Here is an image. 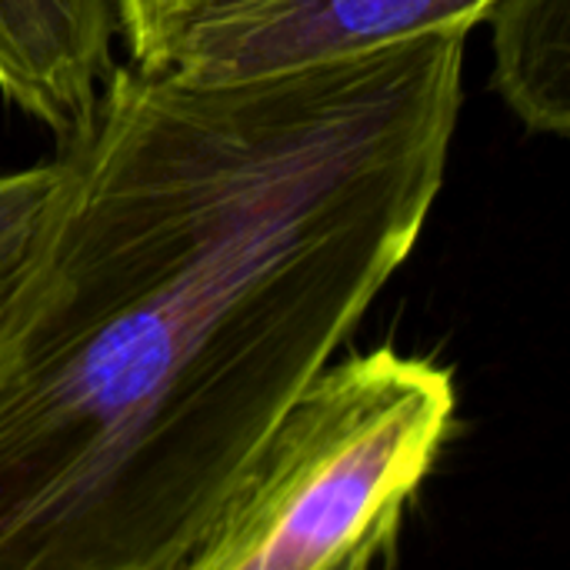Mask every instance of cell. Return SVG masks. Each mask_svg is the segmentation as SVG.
Here are the masks:
<instances>
[{
    "instance_id": "cell-1",
    "label": "cell",
    "mask_w": 570,
    "mask_h": 570,
    "mask_svg": "<svg viewBox=\"0 0 570 570\" xmlns=\"http://www.w3.org/2000/svg\"><path fill=\"white\" fill-rule=\"evenodd\" d=\"M468 33L254 80L114 63L0 327V570H180L414 254Z\"/></svg>"
},
{
    "instance_id": "cell-2",
    "label": "cell",
    "mask_w": 570,
    "mask_h": 570,
    "mask_svg": "<svg viewBox=\"0 0 570 570\" xmlns=\"http://www.w3.org/2000/svg\"><path fill=\"white\" fill-rule=\"evenodd\" d=\"M448 367L377 347L327 364L180 570H371L454 428Z\"/></svg>"
},
{
    "instance_id": "cell-3",
    "label": "cell",
    "mask_w": 570,
    "mask_h": 570,
    "mask_svg": "<svg viewBox=\"0 0 570 570\" xmlns=\"http://www.w3.org/2000/svg\"><path fill=\"white\" fill-rule=\"evenodd\" d=\"M494 0H114L127 60L157 77L254 80L431 33H471Z\"/></svg>"
},
{
    "instance_id": "cell-4",
    "label": "cell",
    "mask_w": 570,
    "mask_h": 570,
    "mask_svg": "<svg viewBox=\"0 0 570 570\" xmlns=\"http://www.w3.org/2000/svg\"><path fill=\"white\" fill-rule=\"evenodd\" d=\"M114 0H0V94L57 144L114 67Z\"/></svg>"
},
{
    "instance_id": "cell-5",
    "label": "cell",
    "mask_w": 570,
    "mask_h": 570,
    "mask_svg": "<svg viewBox=\"0 0 570 570\" xmlns=\"http://www.w3.org/2000/svg\"><path fill=\"white\" fill-rule=\"evenodd\" d=\"M494 90L534 134H570V0H494Z\"/></svg>"
},
{
    "instance_id": "cell-6",
    "label": "cell",
    "mask_w": 570,
    "mask_h": 570,
    "mask_svg": "<svg viewBox=\"0 0 570 570\" xmlns=\"http://www.w3.org/2000/svg\"><path fill=\"white\" fill-rule=\"evenodd\" d=\"M53 184V160L0 174V327L27 277Z\"/></svg>"
}]
</instances>
